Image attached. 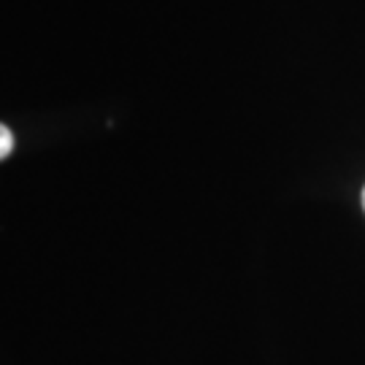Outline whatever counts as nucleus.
Returning <instances> with one entry per match:
<instances>
[{
  "label": "nucleus",
  "instance_id": "obj_1",
  "mask_svg": "<svg viewBox=\"0 0 365 365\" xmlns=\"http://www.w3.org/2000/svg\"><path fill=\"white\" fill-rule=\"evenodd\" d=\"M11 152H14V133L6 125H0V160H6Z\"/></svg>",
  "mask_w": 365,
  "mask_h": 365
},
{
  "label": "nucleus",
  "instance_id": "obj_2",
  "mask_svg": "<svg viewBox=\"0 0 365 365\" xmlns=\"http://www.w3.org/2000/svg\"><path fill=\"white\" fill-rule=\"evenodd\" d=\"M363 209H365V187H363Z\"/></svg>",
  "mask_w": 365,
  "mask_h": 365
}]
</instances>
